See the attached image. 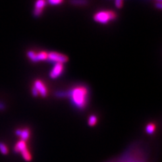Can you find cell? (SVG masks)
Instances as JSON below:
<instances>
[{"mask_svg": "<svg viewBox=\"0 0 162 162\" xmlns=\"http://www.w3.org/2000/svg\"><path fill=\"white\" fill-rule=\"evenodd\" d=\"M110 162H147V155L141 145L134 144L120 158Z\"/></svg>", "mask_w": 162, "mask_h": 162, "instance_id": "obj_1", "label": "cell"}, {"mask_svg": "<svg viewBox=\"0 0 162 162\" xmlns=\"http://www.w3.org/2000/svg\"><path fill=\"white\" fill-rule=\"evenodd\" d=\"M88 91L84 86H77L69 92V97L73 104L78 109L85 108L87 104Z\"/></svg>", "mask_w": 162, "mask_h": 162, "instance_id": "obj_2", "label": "cell"}, {"mask_svg": "<svg viewBox=\"0 0 162 162\" xmlns=\"http://www.w3.org/2000/svg\"><path fill=\"white\" fill-rule=\"evenodd\" d=\"M117 17L116 12L112 10H104L97 12L93 16V19L96 22L100 24H107L110 21L114 20Z\"/></svg>", "mask_w": 162, "mask_h": 162, "instance_id": "obj_3", "label": "cell"}, {"mask_svg": "<svg viewBox=\"0 0 162 162\" xmlns=\"http://www.w3.org/2000/svg\"><path fill=\"white\" fill-rule=\"evenodd\" d=\"M14 151L16 153H21L24 160H31V153H29L28 148L26 147V142L23 141V140H20V141H18L16 143V145L14 147Z\"/></svg>", "mask_w": 162, "mask_h": 162, "instance_id": "obj_4", "label": "cell"}, {"mask_svg": "<svg viewBox=\"0 0 162 162\" xmlns=\"http://www.w3.org/2000/svg\"><path fill=\"white\" fill-rule=\"evenodd\" d=\"M27 56L32 62H39L47 60L48 52L45 51H40L36 52L34 51H28L27 52Z\"/></svg>", "mask_w": 162, "mask_h": 162, "instance_id": "obj_5", "label": "cell"}, {"mask_svg": "<svg viewBox=\"0 0 162 162\" xmlns=\"http://www.w3.org/2000/svg\"><path fill=\"white\" fill-rule=\"evenodd\" d=\"M47 60L54 62V63L65 64L68 61V58L64 54L56 52V51H51L48 53Z\"/></svg>", "mask_w": 162, "mask_h": 162, "instance_id": "obj_6", "label": "cell"}, {"mask_svg": "<svg viewBox=\"0 0 162 162\" xmlns=\"http://www.w3.org/2000/svg\"><path fill=\"white\" fill-rule=\"evenodd\" d=\"M37 91L38 92L39 95H40L43 97H47L48 94V90L47 86H46L44 82H43L41 80H36L33 83V86Z\"/></svg>", "mask_w": 162, "mask_h": 162, "instance_id": "obj_7", "label": "cell"}, {"mask_svg": "<svg viewBox=\"0 0 162 162\" xmlns=\"http://www.w3.org/2000/svg\"><path fill=\"white\" fill-rule=\"evenodd\" d=\"M64 64L61 63H56L54 64L53 68L51 69V72L50 73V78H57L60 76L62 72L64 71Z\"/></svg>", "mask_w": 162, "mask_h": 162, "instance_id": "obj_8", "label": "cell"}, {"mask_svg": "<svg viewBox=\"0 0 162 162\" xmlns=\"http://www.w3.org/2000/svg\"><path fill=\"white\" fill-rule=\"evenodd\" d=\"M46 0H37L34 3V9L33 14L35 16H39L43 13V11L46 6Z\"/></svg>", "mask_w": 162, "mask_h": 162, "instance_id": "obj_9", "label": "cell"}, {"mask_svg": "<svg viewBox=\"0 0 162 162\" xmlns=\"http://www.w3.org/2000/svg\"><path fill=\"white\" fill-rule=\"evenodd\" d=\"M21 138V140H23V141H26L27 140L29 139L30 136V130L28 128H24V129H21V132L20 136Z\"/></svg>", "mask_w": 162, "mask_h": 162, "instance_id": "obj_10", "label": "cell"}, {"mask_svg": "<svg viewBox=\"0 0 162 162\" xmlns=\"http://www.w3.org/2000/svg\"><path fill=\"white\" fill-rule=\"evenodd\" d=\"M155 126L154 125V124H152V123L148 124L147 126V127H146V131H147V133L149 134H152L154 132V131H155Z\"/></svg>", "mask_w": 162, "mask_h": 162, "instance_id": "obj_11", "label": "cell"}, {"mask_svg": "<svg viewBox=\"0 0 162 162\" xmlns=\"http://www.w3.org/2000/svg\"><path fill=\"white\" fill-rule=\"evenodd\" d=\"M97 118L95 116L92 115L88 118V124L90 126H94L97 123Z\"/></svg>", "mask_w": 162, "mask_h": 162, "instance_id": "obj_12", "label": "cell"}, {"mask_svg": "<svg viewBox=\"0 0 162 162\" xmlns=\"http://www.w3.org/2000/svg\"><path fill=\"white\" fill-rule=\"evenodd\" d=\"M0 152L2 154H4V155H5V154H7L8 153V149L6 145L1 142H0Z\"/></svg>", "mask_w": 162, "mask_h": 162, "instance_id": "obj_13", "label": "cell"}, {"mask_svg": "<svg viewBox=\"0 0 162 162\" xmlns=\"http://www.w3.org/2000/svg\"><path fill=\"white\" fill-rule=\"evenodd\" d=\"M64 0H47L49 4L52 5H58L63 2Z\"/></svg>", "mask_w": 162, "mask_h": 162, "instance_id": "obj_14", "label": "cell"}, {"mask_svg": "<svg viewBox=\"0 0 162 162\" xmlns=\"http://www.w3.org/2000/svg\"><path fill=\"white\" fill-rule=\"evenodd\" d=\"M115 5L118 8H121L123 5V1L122 0H116Z\"/></svg>", "mask_w": 162, "mask_h": 162, "instance_id": "obj_15", "label": "cell"}, {"mask_svg": "<svg viewBox=\"0 0 162 162\" xmlns=\"http://www.w3.org/2000/svg\"><path fill=\"white\" fill-rule=\"evenodd\" d=\"M73 2H74V4H77V3L78 2L80 4H85V0H73Z\"/></svg>", "mask_w": 162, "mask_h": 162, "instance_id": "obj_16", "label": "cell"}, {"mask_svg": "<svg viewBox=\"0 0 162 162\" xmlns=\"http://www.w3.org/2000/svg\"><path fill=\"white\" fill-rule=\"evenodd\" d=\"M5 108V105L3 103L0 102V110H4Z\"/></svg>", "mask_w": 162, "mask_h": 162, "instance_id": "obj_17", "label": "cell"}]
</instances>
